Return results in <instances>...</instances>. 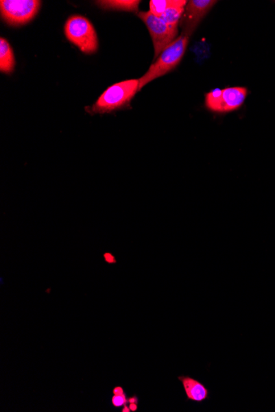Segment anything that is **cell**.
Returning a JSON list of instances; mask_svg holds the SVG:
<instances>
[{
	"mask_svg": "<svg viewBox=\"0 0 275 412\" xmlns=\"http://www.w3.org/2000/svg\"><path fill=\"white\" fill-rule=\"evenodd\" d=\"M139 90V80L117 82L109 86L92 106L86 107L89 114H104L129 108L130 102Z\"/></svg>",
	"mask_w": 275,
	"mask_h": 412,
	"instance_id": "obj_1",
	"label": "cell"
},
{
	"mask_svg": "<svg viewBox=\"0 0 275 412\" xmlns=\"http://www.w3.org/2000/svg\"><path fill=\"white\" fill-rule=\"evenodd\" d=\"M188 44L189 37L182 35L164 49L145 75L139 78V90L156 78L172 71L182 61Z\"/></svg>",
	"mask_w": 275,
	"mask_h": 412,
	"instance_id": "obj_2",
	"label": "cell"
},
{
	"mask_svg": "<svg viewBox=\"0 0 275 412\" xmlns=\"http://www.w3.org/2000/svg\"><path fill=\"white\" fill-rule=\"evenodd\" d=\"M64 34L82 52L91 55L97 51L98 39L95 28L84 16H71L64 25Z\"/></svg>",
	"mask_w": 275,
	"mask_h": 412,
	"instance_id": "obj_3",
	"label": "cell"
},
{
	"mask_svg": "<svg viewBox=\"0 0 275 412\" xmlns=\"http://www.w3.org/2000/svg\"><path fill=\"white\" fill-rule=\"evenodd\" d=\"M138 16L145 23L150 33L154 43L156 60L164 49L178 38V27L171 26L164 22L161 18L154 15L150 11L139 12Z\"/></svg>",
	"mask_w": 275,
	"mask_h": 412,
	"instance_id": "obj_4",
	"label": "cell"
},
{
	"mask_svg": "<svg viewBox=\"0 0 275 412\" xmlns=\"http://www.w3.org/2000/svg\"><path fill=\"white\" fill-rule=\"evenodd\" d=\"M248 90L241 86L216 88L205 95V106L215 113H228L237 110L244 104Z\"/></svg>",
	"mask_w": 275,
	"mask_h": 412,
	"instance_id": "obj_5",
	"label": "cell"
},
{
	"mask_svg": "<svg viewBox=\"0 0 275 412\" xmlns=\"http://www.w3.org/2000/svg\"><path fill=\"white\" fill-rule=\"evenodd\" d=\"M42 2L38 0H1L0 12L3 21L10 26L27 24L38 14Z\"/></svg>",
	"mask_w": 275,
	"mask_h": 412,
	"instance_id": "obj_6",
	"label": "cell"
},
{
	"mask_svg": "<svg viewBox=\"0 0 275 412\" xmlns=\"http://www.w3.org/2000/svg\"><path fill=\"white\" fill-rule=\"evenodd\" d=\"M215 0H191L188 1L180 21V27L182 29V36L189 38L195 31L197 27L211 8L215 5Z\"/></svg>",
	"mask_w": 275,
	"mask_h": 412,
	"instance_id": "obj_7",
	"label": "cell"
},
{
	"mask_svg": "<svg viewBox=\"0 0 275 412\" xmlns=\"http://www.w3.org/2000/svg\"><path fill=\"white\" fill-rule=\"evenodd\" d=\"M188 400L202 402L208 398L209 392L206 387L190 376H179Z\"/></svg>",
	"mask_w": 275,
	"mask_h": 412,
	"instance_id": "obj_8",
	"label": "cell"
},
{
	"mask_svg": "<svg viewBox=\"0 0 275 412\" xmlns=\"http://www.w3.org/2000/svg\"><path fill=\"white\" fill-rule=\"evenodd\" d=\"M15 68V58L13 49L8 40L1 37L0 39V71L10 74Z\"/></svg>",
	"mask_w": 275,
	"mask_h": 412,
	"instance_id": "obj_9",
	"label": "cell"
},
{
	"mask_svg": "<svg viewBox=\"0 0 275 412\" xmlns=\"http://www.w3.org/2000/svg\"><path fill=\"white\" fill-rule=\"evenodd\" d=\"M187 2L186 0H171L170 6L167 8L161 19L171 26L178 27Z\"/></svg>",
	"mask_w": 275,
	"mask_h": 412,
	"instance_id": "obj_10",
	"label": "cell"
},
{
	"mask_svg": "<svg viewBox=\"0 0 275 412\" xmlns=\"http://www.w3.org/2000/svg\"><path fill=\"white\" fill-rule=\"evenodd\" d=\"M97 5L105 10H116L125 12L138 11L141 1L137 0H105L96 2Z\"/></svg>",
	"mask_w": 275,
	"mask_h": 412,
	"instance_id": "obj_11",
	"label": "cell"
},
{
	"mask_svg": "<svg viewBox=\"0 0 275 412\" xmlns=\"http://www.w3.org/2000/svg\"><path fill=\"white\" fill-rule=\"evenodd\" d=\"M171 0H151L150 2V11L155 16L161 18L167 8L170 6Z\"/></svg>",
	"mask_w": 275,
	"mask_h": 412,
	"instance_id": "obj_12",
	"label": "cell"
},
{
	"mask_svg": "<svg viewBox=\"0 0 275 412\" xmlns=\"http://www.w3.org/2000/svg\"><path fill=\"white\" fill-rule=\"evenodd\" d=\"M112 405L115 407H121L127 404L128 402V398H126L125 394L123 395H114L112 399Z\"/></svg>",
	"mask_w": 275,
	"mask_h": 412,
	"instance_id": "obj_13",
	"label": "cell"
},
{
	"mask_svg": "<svg viewBox=\"0 0 275 412\" xmlns=\"http://www.w3.org/2000/svg\"><path fill=\"white\" fill-rule=\"evenodd\" d=\"M113 393H114V395H123V394H125V392H124V389H123V388H121V387L117 386V387H116V388H115L113 389Z\"/></svg>",
	"mask_w": 275,
	"mask_h": 412,
	"instance_id": "obj_14",
	"label": "cell"
},
{
	"mask_svg": "<svg viewBox=\"0 0 275 412\" xmlns=\"http://www.w3.org/2000/svg\"><path fill=\"white\" fill-rule=\"evenodd\" d=\"M104 257L106 258V261L110 263H116V260H115V258L113 256L112 254H106L104 255Z\"/></svg>",
	"mask_w": 275,
	"mask_h": 412,
	"instance_id": "obj_15",
	"label": "cell"
},
{
	"mask_svg": "<svg viewBox=\"0 0 275 412\" xmlns=\"http://www.w3.org/2000/svg\"><path fill=\"white\" fill-rule=\"evenodd\" d=\"M130 409L131 411H136L138 410V404L137 403H130Z\"/></svg>",
	"mask_w": 275,
	"mask_h": 412,
	"instance_id": "obj_16",
	"label": "cell"
},
{
	"mask_svg": "<svg viewBox=\"0 0 275 412\" xmlns=\"http://www.w3.org/2000/svg\"><path fill=\"white\" fill-rule=\"evenodd\" d=\"M138 401H139V399L136 396H133L128 399L129 403H137V404H138Z\"/></svg>",
	"mask_w": 275,
	"mask_h": 412,
	"instance_id": "obj_17",
	"label": "cell"
},
{
	"mask_svg": "<svg viewBox=\"0 0 275 412\" xmlns=\"http://www.w3.org/2000/svg\"><path fill=\"white\" fill-rule=\"evenodd\" d=\"M131 410L130 409V407L125 405L124 406V409H122V412H130Z\"/></svg>",
	"mask_w": 275,
	"mask_h": 412,
	"instance_id": "obj_18",
	"label": "cell"
}]
</instances>
